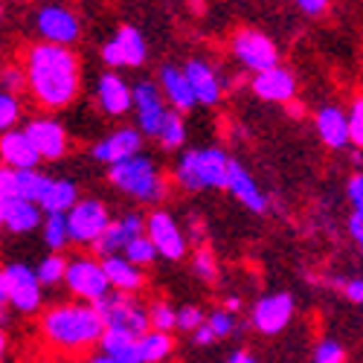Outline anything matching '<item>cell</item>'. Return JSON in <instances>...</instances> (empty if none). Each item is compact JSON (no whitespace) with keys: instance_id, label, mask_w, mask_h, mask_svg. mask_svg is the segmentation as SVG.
I'll use <instances>...</instances> for the list:
<instances>
[{"instance_id":"16","label":"cell","mask_w":363,"mask_h":363,"mask_svg":"<svg viewBox=\"0 0 363 363\" xmlns=\"http://www.w3.org/2000/svg\"><path fill=\"white\" fill-rule=\"evenodd\" d=\"M143 145H145V140L140 137V131L134 125H116L90 145L87 155L102 166H116V163H123L128 157L143 155Z\"/></svg>"},{"instance_id":"24","label":"cell","mask_w":363,"mask_h":363,"mask_svg":"<svg viewBox=\"0 0 363 363\" xmlns=\"http://www.w3.org/2000/svg\"><path fill=\"white\" fill-rule=\"evenodd\" d=\"M38 155L29 137L23 134V128L6 131L0 134V166L12 169V172H29V169H38Z\"/></svg>"},{"instance_id":"54","label":"cell","mask_w":363,"mask_h":363,"mask_svg":"<svg viewBox=\"0 0 363 363\" xmlns=\"http://www.w3.org/2000/svg\"><path fill=\"white\" fill-rule=\"evenodd\" d=\"M38 363H67V360L65 357H41Z\"/></svg>"},{"instance_id":"41","label":"cell","mask_w":363,"mask_h":363,"mask_svg":"<svg viewBox=\"0 0 363 363\" xmlns=\"http://www.w3.org/2000/svg\"><path fill=\"white\" fill-rule=\"evenodd\" d=\"M0 90L9 96H18L26 90V79H23V70L21 65H0Z\"/></svg>"},{"instance_id":"45","label":"cell","mask_w":363,"mask_h":363,"mask_svg":"<svg viewBox=\"0 0 363 363\" xmlns=\"http://www.w3.org/2000/svg\"><path fill=\"white\" fill-rule=\"evenodd\" d=\"M18 198V180L12 169L0 166V201H15Z\"/></svg>"},{"instance_id":"42","label":"cell","mask_w":363,"mask_h":363,"mask_svg":"<svg viewBox=\"0 0 363 363\" xmlns=\"http://www.w3.org/2000/svg\"><path fill=\"white\" fill-rule=\"evenodd\" d=\"M203 320H206V311L203 308H198V306H184V308H174V328L177 331H192L195 328H201L203 325Z\"/></svg>"},{"instance_id":"49","label":"cell","mask_w":363,"mask_h":363,"mask_svg":"<svg viewBox=\"0 0 363 363\" xmlns=\"http://www.w3.org/2000/svg\"><path fill=\"white\" fill-rule=\"evenodd\" d=\"M192 343H195L198 349H206V346H213V343H216V337L209 335V328H206V325H201V328L192 331Z\"/></svg>"},{"instance_id":"18","label":"cell","mask_w":363,"mask_h":363,"mask_svg":"<svg viewBox=\"0 0 363 363\" xmlns=\"http://www.w3.org/2000/svg\"><path fill=\"white\" fill-rule=\"evenodd\" d=\"M224 189L247 209V213H256V216H264L267 209H270V201H267V195H264V189L259 186V180L250 174V169L241 163V160H235V157H230V163H227V180H224Z\"/></svg>"},{"instance_id":"10","label":"cell","mask_w":363,"mask_h":363,"mask_svg":"<svg viewBox=\"0 0 363 363\" xmlns=\"http://www.w3.org/2000/svg\"><path fill=\"white\" fill-rule=\"evenodd\" d=\"M143 235L148 238V245L155 247L157 259H169V262H180L189 253V235L184 233V227L177 224V218L169 213V209L157 206L145 216V227Z\"/></svg>"},{"instance_id":"21","label":"cell","mask_w":363,"mask_h":363,"mask_svg":"<svg viewBox=\"0 0 363 363\" xmlns=\"http://www.w3.org/2000/svg\"><path fill=\"white\" fill-rule=\"evenodd\" d=\"M96 105L111 119H123L131 113V84L125 82L123 73L105 70L96 79Z\"/></svg>"},{"instance_id":"56","label":"cell","mask_w":363,"mask_h":363,"mask_svg":"<svg viewBox=\"0 0 363 363\" xmlns=\"http://www.w3.org/2000/svg\"><path fill=\"white\" fill-rule=\"evenodd\" d=\"M4 15H6V6H4V4H0V21H4Z\"/></svg>"},{"instance_id":"52","label":"cell","mask_w":363,"mask_h":363,"mask_svg":"<svg viewBox=\"0 0 363 363\" xmlns=\"http://www.w3.org/2000/svg\"><path fill=\"white\" fill-rule=\"evenodd\" d=\"M84 363H113V360H111V357H105L102 352H96V354H87V357H84Z\"/></svg>"},{"instance_id":"33","label":"cell","mask_w":363,"mask_h":363,"mask_svg":"<svg viewBox=\"0 0 363 363\" xmlns=\"http://www.w3.org/2000/svg\"><path fill=\"white\" fill-rule=\"evenodd\" d=\"M65 267H67L65 253H47L33 270H35V279L41 282V288H55L65 282Z\"/></svg>"},{"instance_id":"28","label":"cell","mask_w":363,"mask_h":363,"mask_svg":"<svg viewBox=\"0 0 363 363\" xmlns=\"http://www.w3.org/2000/svg\"><path fill=\"white\" fill-rule=\"evenodd\" d=\"M174 335H163V331H145L143 337H137V352L143 363H169L174 357Z\"/></svg>"},{"instance_id":"27","label":"cell","mask_w":363,"mask_h":363,"mask_svg":"<svg viewBox=\"0 0 363 363\" xmlns=\"http://www.w3.org/2000/svg\"><path fill=\"white\" fill-rule=\"evenodd\" d=\"M79 198H82V189L73 177H52L47 195L38 201V209L44 216H67Z\"/></svg>"},{"instance_id":"50","label":"cell","mask_w":363,"mask_h":363,"mask_svg":"<svg viewBox=\"0 0 363 363\" xmlns=\"http://www.w3.org/2000/svg\"><path fill=\"white\" fill-rule=\"evenodd\" d=\"M221 363H259V357H256V354H250L247 349H235V352H230Z\"/></svg>"},{"instance_id":"26","label":"cell","mask_w":363,"mask_h":363,"mask_svg":"<svg viewBox=\"0 0 363 363\" xmlns=\"http://www.w3.org/2000/svg\"><path fill=\"white\" fill-rule=\"evenodd\" d=\"M41 221H44V213L29 203V201H4V221H0V227L9 230L12 235H29V233H38L41 230Z\"/></svg>"},{"instance_id":"12","label":"cell","mask_w":363,"mask_h":363,"mask_svg":"<svg viewBox=\"0 0 363 363\" xmlns=\"http://www.w3.org/2000/svg\"><path fill=\"white\" fill-rule=\"evenodd\" d=\"M102 62L108 70L119 73L123 67L134 70V67H143L148 62V41L143 35V29L134 26V23H119L116 33L111 35V41L102 44L99 50Z\"/></svg>"},{"instance_id":"46","label":"cell","mask_w":363,"mask_h":363,"mask_svg":"<svg viewBox=\"0 0 363 363\" xmlns=\"http://www.w3.org/2000/svg\"><path fill=\"white\" fill-rule=\"evenodd\" d=\"M296 9H299V15H306V18H323V15H328L331 4L328 0H299Z\"/></svg>"},{"instance_id":"30","label":"cell","mask_w":363,"mask_h":363,"mask_svg":"<svg viewBox=\"0 0 363 363\" xmlns=\"http://www.w3.org/2000/svg\"><path fill=\"white\" fill-rule=\"evenodd\" d=\"M155 143L163 148V151H180L186 145V119L174 113V111H166L163 123L155 134Z\"/></svg>"},{"instance_id":"8","label":"cell","mask_w":363,"mask_h":363,"mask_svg":"<svg viewBox=\"0 0 363 363\" xmlns=\"http://www.w3.org/2000/svg\"><path fill=\"white\" fill-rule=\"evenodd\" d=\"M67 221V238L70 245L76 247H94L96 241L102 238V233L111 224V213H108V203L102 198L94 195H82L73 209L65 216Z\"/></svg>"},{"instance_id":"7","label":"cell","mask_w":363,"mask_h":363,"mask_svg":"<svg viewBox=\"0 0 363 363\" xmlns=\"http://www.w3.org/2000/svg\"><path fill=\"white\" fill-rule=\"evenodd\" d=\"M33 23H35L38 41L52 47H67V50H73V44H79L84 33L82 15L65 4H41L33 15Z\"/></svg>"},{"instance_id":"35","label":"cell","mask_w":363,"mask_h":363,"mask_svg":"<svg viewBox=\"0 0 363 363\" xmlns=\"http://www.w3.org/2000/svg\"><path fill=\"white\" fill-rule=\"evenodd\" d=\"M203 325L209 328V335H213L216 340H230L233 335H238V317L235 314H227L221 308L209 311L206 320H203Z\"/></svg>"},{"instance_id":"6","label":"cell","mask_w":363,"mask_h":363,"mask_svg":"<svg viewBox=\"0 0 363 363\" xmlns=\"http://www.w3.org/2000/svg\"><path fill=\"white\" fill-rule=\"evenodd\" d=\"M230 55H233V62H235L241 70H247L250 76L282 65V62H279V47H277V41L270 38L267 33H262V29H256V26H241V29H235L233 38H230Z\"/></svg>"},{"instance_id":"9","label":"cell","mask_w":363,"mask_h":363,"mask_svg":"<svg viewBox=\"0 0 363 363\" xmlns=\"http://www.w3.org/2000/svg\"><path fill=\"white\" fill-rule=\"evenodd\" d=\"M6 282V306L21 317H35L44 311V288L35 279V270L26 262H9L0 267Z\"/></svg>"},{"instance_id":"25","label":"cell","mask_w":363,"mask_h":363,"mask_svg":"<svg viewBox=\"0 0 363 363\" xmlns=\"http://www.w3.org/2000/svg\"><path fill=\"white\" fill-rule=\"evenodd\" d=\"M99 262H102V270H105L108 288H111V291H116V294L137 296V294L148 285L145 270L134 267V264H131V262H125L123 256H105V259H99Z\"/></svg>"},{"instance_id":"57","label":"cell","mask_w":363,"mask_h":363,"mask_svg":"<svg viewBox=\"0 0 363 363\" xmlns=\"http://www.w3.org/2000/svg\"><path fill=\"white\" fill-rule=\"evenodd\" d=\"M0 221H4V201H0Z\"/></svg>"},{"instance_id":"37","label":"cell","mask_w":363,"mask_h":363,"mask_svg":"<svg viewBox=\"0 0 363 363\" xmlns=\"http://www.w3.org/2000/svg\"><path fill=\"white\" fill-rule=\"evenodd\" d=\"M349 352L337 337H320L311 354V363H346Z\"/></svg>"},{"instance_id":"11","label":"cell","mask_w":363,"mask_h":363,"mask_svg":"<svg viewBox=\"0 0 363 363\" xmlns=\"http://www.w3.org/2000/svg\"><path fill=\"white\" fill-rule=\"evenodd\" d=\"M62 285H67V291L76 296V302H87V306H96V302L111 291L102 262L90 253H79V256L67 259Z\"/></svg>"},{"instance_id":"1","label":"cell","mask_w":363,"mask_h":363,"mask_svg":"<svg viewBox=\"0 0 363 363\" xmlns=\"http://www.w3.org/2000/svg\"><path fill=\"white\" fill-rule=\"evenodd\" d=\"M21 70L26 79V94L41 111H65L79 99L82 62L73 50L35 41L23 50Z\"/></svg>"},{"instance_id":"22","label":"cell","mask_w":363,"mask_h":363,"mask_svg":"<svg viewBox=\"0 0 363 363\" xmlns=\"http://www.w3.org/2000/svg\"><path fill=\"white\" fill-rule=\"evenodd\" d=\"M155 84H157V90H160V96H163L169 111L184 116V113L198 108L195 99H192V90L186 84V76H184V70H180V65H160L157 76H155Z\"/></svg>"},{"instance_id":"53","label":"cell","mask_w":363,"mask_h":363,"mask_svg":"<svg viewBox=\"0 0 363 363\" xmlns=\"http://www.w3.org/2000/svg\"><path fill=\"white\" fill-rule=\"evenodd\" d=\"M0 308H6V282H4V270H0Z\"/></svg>"},{"instance_id":"48","label":"cell","mask_w":363,"mask_h":363,"mask_svg":"<svg viewBox=\"0 0 363 363\" xmlns=\"http://www.w3.org/2000/svg\"><path fill=\"white\" fill-rule=\"evenodd\" d=\"M221 311H227V314H235L238 317V311L245 308V299H241L238 294H227L224 299H221V306H218Z\"/></svg>"},{"instance_id":"51","label":"cell","mask_w":363,"mask_h":363,"mask_svg":"<svg viewBox=\"0 0 363 363\" xmlns=\"http://www.w3.org/2000/svg\"><path fill=\"white\" fill-rule=\"evenodd\" d=\"M6 352H9V337H6V328H0V363H4Z\"/></svg>"},{"instance_id":"20","label":"cell","mask_w":363,"mask_h":363,"mask_svg":"<svg viewBox=\"0 0 363 363\" xmlns=\"http://www.w3.org/2000/svg\"><path fill=\"white\" fill-rule=\"evenodd\" d=\"M143 227H145V216L137 213V209H128L119 218H111L108 230L102 233V238L94 245L96 250V259H105V256H119L134 238L143 235Z\"/></svg>"},{"instance_id":"19","label":"cell","mask_w":363,"mask_h":363,"mask_svg":"<svg viewBox=\"0 0 363 363\" xmlns=\"http://www.w3.org/2000/svg\"><path fill=\"white\" fill-rule=\"evenodd\" d=\"M250 90L264 99V102H274V105H291L299 94V82L296 73L285 65H277L270 70H262L256 76H250Z\"/></svg>"},{"instance_id":"3","label":"cell","mask_w":363,"mask_h":363,"mask_svg":"<svg viewBox=\"0 0 363 363\" xmlns=\"http://www.w3.org/2000/svg\"><path fill=\"white\" fill-rule=\"evenodd\" d=\"M108 184L116 192H123L125 198H131L137 203H148L155 209L172 192L169 177L163 174L157 160L148 157L145 151H143V155H137V157H128L123 163H116V166H108Z\"/></svg>"},{"instance_id":"55","label":"cell","mask_w":363,"mask_h":363,"mask_svg":"<svg viewBox=\"0 0 363 363\" xmlns=\"http://www.w3.org/2000/svg\"><path fill=\"white\" fill-rule=\"evenodd\" d=\"M9 323V314H6V308H0V328H4Z\"/></svg>"},{"instance_id":"13","label":"cell","mask_w":363,"mask_h":363,"mask_svg":"<svg viewBox=\"0 0 363 363\" xmlns=\"http://www.w3.org/2000/svg\"><path fill=\"white\" fill-rule=\"evenodd\" d=\"M296 314V302L288 291H270V294H262L250 311H247V323L259 331V335H267L274 337L279 335V331H285L291 325Z\"/></svg>"},{"instance_id":"38","label":"cell","mask_w":363,"mask_h":363,"mask_svg":"<svg viewBox=\"0 0 363 363\" xmlns=\"http://www.w3.org/2000/svg\"><path fill=\"white\" fill-rule=\"evenodd\" d=\"M119 256H123L125 262H131L134 267H140V270H145L148 264H155V262H157V253H155V247L148 245V238H145V235L134 238L131 245H128L123 253H119Z\"/></svg>"},{"instance_id":"29","label":"cell","mask_w":363,"mask_h":363,"mask_svg":"<svg viewBox=\"0 0 363 363\" xmlns=\"http://www.w3.org/2000/svg\"><path fill=\"white\" fill-rule=\"evenodd\" d=\"M99 352L105 357H111L113 363H143L140 352H137V340L128 335H119V331H102Z\"/></svg>"},{"instance_id":"44","label":"cell","mask_w":363,"mask_h":363,"mask_svg":"<svg viewBox=\"0 0 363 363\" xmlns=\"http://www.w3.org/2000/svg\"><path fill=\"white\" fill-rule=\"evenodd\" d=\"M346 198L352 203V209H363V177L360 172H352L346 180Z\"/></svg>"},{"instance_id":"5","label":"cell","mask_w":363,"mask_h":363,"mask_svg":"<svg viewBox=\"0 0 363 363\" xmlns=\"http://www.w3.org/2000/svg\"><path fill=\"white\" fill-rule=\"evenodd\" d=\"M94 311L99 314L105 331H119V335H128L134 340L148 331V317H145V306L140 302V296L108 291L94 306Z\"/></svg>"},{"instance_id":"34","label":"cell","mask_w":363,"mask_h":363,"mask_svg":"<svg viewBox=\"0 0 363 363\" xmlns=\"http://www.w3.org/2000/svg\"><path fill=\"white\" fill-rule=\"evenodd\" d=\"M145 317H148V331H163V335L174 331V306L166 299H151L145 306Z\"/></svg>"},{"instance_id":"40","label":"cell","mask_w":363,"mask_h":363,"mask_svg":"<svg viewBox=\"0 0 363 363\" xmlns=\"http://www.w3.org/2000/svg\"><path fill=\"white\" fill-rule=\"evenodd\" d=\"M346 128H349V145H354V151H360L363 145V96L354 94L349 111H346Z\"/></svg>"},{"instance_id":"39","label":"cell","mask_w":363,"mask_h":363,"mask_svg":"<svg viewBox=\"0 0 363 363\" xmlns=\"http://www.w3.org/2000/svg\"><path fill=\"white\" fill-rule=\"evenodd\" d=\"M21 116H23V105L18 96H9L0 90V134H6V131H15L18 123H21Z\"/></svg>"},{"instance_id":"36","label":"cell","mask_w":363,"mask_h":363,"mask_svg":"<svg viewBox=\"0 0 363 363\" xmlns=\"http://www.w3.org/2000/svg\"><path fill=\"white\" fill-rule=\"evenodd\" d=\"M192 274H195L201 282H206V285H213V282L218 279V259H216V253L209 250L206 245H201V247L192 253Z\"/></svg>"},{"instance_id":"14","label":"cell","mask_w":363,"mask_h":363,"mask_svg":"<svg viewBox=\"0 0 363 363\" xmlns=\"http://www.w3.org/2000/svg\"><path fill=\"white\" fill-rule=\"evenodd\" d=\"M23 134L29 137V143H33L38 160H50V163H58L65 160L70 155V134L67 128L58 123L55 116L44 113V116H33L29 123L23 125Z\"/></svg>"},{"instance_id":"2","label":"cell","mask_w":363,"mask_h":363,"mask_svg":"<svg viewBox=\"0 0 363 363\" xmlns=\"http://www.w3.org/2000/svg\"><path fill=\"white\" fill-rule=\"evenodd\" d=\"M102 320L87 302H55L38 314V335L58 357H87L99 346Z\"/></svg>"},{"instance_id":"43","label":"cell","mask_w":363,"mask_h":363,"mask_svg":"<svg viewBox=\"0 0 363 363\" xmlns=\"http://www.w3.org/2000/svg\"><path fill=\"white\" fill-rule=\"evenodd\" d=\"M335 285L343 291V296L352 302V306H360L363 302V279L360 277H349V279H335Z\"/></svg>"},{"instance_id":"17","label":"cell","mask_w":363,"mask_h":363,"mask_svg":"<svg viewBox=\"0 0 363 363\" xmlns=\"http://www.w3.org/2000/svg\"><path fill=\"white\" fill-rule=\"evenodd\" d=\"M180 70H184L186 76V84L192 90V99L195 105H203V108H216L221 105L224 99V76L221 70L213 65V62H206V58H189L186 65H180Z\"/></svg>"},{"instance_id":"31","label":"cell","mask_w":363,"mask_h":363,"mask_svg":"<svg viewBox=\"0 0 363 363\" xmlns=\"http://www.w3.org/2000/svg\"><path fill=\"white\" fill-rule=\"evenodd\" d=\"M15 180H18V198L38 206V201L47 195V189L52 184V174L41 172V169H29V172H15Z\"/></svg>"},{"instance_id":"23","label":"cell","mask_w":363,"mask_h":363,"mask_svg":"<svg viewBox=\"0 0 363 363\" xmlns=\"http://www.w3.org/2000/svg\"><path fill=\"white\" fill-rule=\"evenodd\" d=\"M314 128L325 148L343 151L349 148V128H346V108L337 102H325L314 113Z\"/></svg>"},{"instance_id":"15","label":"cell","mask_w":363,"mask_h":363,"mask_svg":"<svg viewBox=\"0 0 363 363\" xmlns=\"http://www.w3.org/2000/svg\"><path fill=\"white\" fill-rule=\"evenodd\" d=\"M166 102L155 79H140L131 84V113H134V128L140 131L143 140H155L163 116H166Z\"/></svg>"},{"instance_id":"4","label":"cell","mask_w":363,"mask_h":363,"mask_svg":"<svg viewBox=\"0 0 363 363\" xmlns=\"http://www.w3.org/2000/svg\"><path fill=\"white\" fill-rule=\"evenodd\" d=\"M227 163H230V155L218 145L186 148V151H180L172 166V180H174V186L184 192L224 189Z\"/></svg>"},{"instance_id":"32","label":"cell","mask_w":363,"mask_h":363,"mask_svg":"<svg viewBox=\"0 0 363 363\" xmlns=\"http://www.w3.org/2000/svg\"><path fill=\"white\" fill-rule=\"evenodd\" d=\"M38 233H41V241L47 245L50 253H62V250H67V245H70L65 216H44Z\"/></svg>"},{"instance_id":"47","label":"cell","mask_w":363,"mask_h":363,"mask_svg":"<svg viewBox=\"0 0 363 363\" xmlns=\"http://www.w3.org/2000/svg\"><path fill=\"white\" fill-rule=\"evenodd\" d=\"M346 230H349L354 245H360L363 241V209H352L349 218H346Z\"/></svg>"}]
</instances>
